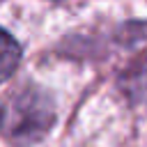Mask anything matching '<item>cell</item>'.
I'll list each match as a JSON object with an SVG mask.
<instances>
[{
    "label": "cell",
    "instance_id": "cell-1",
    "mask_svg": "<svg viewBox=\"0 0 147 147\" xmlns=\"http://www.w3.org/2000/svg\"><path fill=\"white\" fill-rule=\"evenodd\" d=\"M55 122V106L51 96L37 87L23 90L2 115V129L14 145H32L41 140Z\"/></svg>",
    "mask_w": 147,
    "mask_h": 147
},
{
    "label": "cell",
    "instance_id": "cell-2",
    "mask_svg": "<svg viewBox=\"0 0 147 147\" xmlns=\"http://www.w3.org/2000/svg\"><path fill=\"white\" fill-rule=\"evenodd\" d=\"M18 62H21V46H18V41L7 30L0 28V83L7 80L16 71Z\"/></svg>",
    "mask_w": 147,
    "mask_h": 147
},
{
    "label": "cell",
    "instance_id": "cell-3",
    "mask_svg": "<svg viewBox=\"0 0 147 147\" xmlns=\"http://www.w3.org/2000/svg\"><path fill=\"white\" fill-rule=\"evenodd\" d=\"M2 115H5V113H2V108H0V126H2Z\"/></svg>",
    "mask_w": 147,
    "mask_h": 147
}]
</instances>
